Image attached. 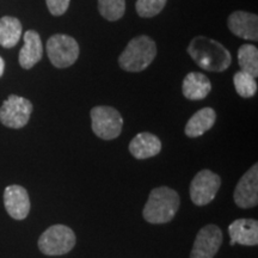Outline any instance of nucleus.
<instances>
[{
	"instance_id": "nucleus-1",
	"label": "nucleus",
	"mask_w": 258,
	"mask_h": 258,
	"mask_svg": "<svg viewBox=\"0 0 258 258\" xmlns=\"http://www.w3.org/2000/svg\"><path fill=\"white\" fill-rule=\"evenodd\" d=\"M188 53L198 66L208 72H224L232 61L231 53L220 42L205 36L192 38Z\"/></svg>"
},
{
	"instance_id": "nucleus-2",
	"label": "nucleus",
	"mask_w": 258,
	"mask_h": 258,
	"mask_svg": "<svg viewBox=\"0 0 258 258\" xmlns=\"http://www.w3.org/2000/svg\"><path fill=\"white\" fill-rule=\"evenodd\" d=\"M178 208V194L167 186H160L151 191L144 208V218L151 224H165L175 218Z\"/></svg>"
},
{
	"instance_id": "nucleus-3",
	"label": "nucleus",
	"mask_w": 258,
	"mask_h": 258,
	"mask_svg": "<svg viewBox=\"0 0 258 258\" xmlns=\"http://www.w3.org/2000/svg\"><path fill=\"white\" fill-rule=\"evenodd\" d=\"M156 55V42L151 37L141 35L129 41L125 49L118 56V63L127 72H141L152 63Z\"/></svg>"
},
{
	"instance_id": "nucleus-4",
	"label": "nucleus",
	"mask_w": 258,
	"mask_h": 258,
	"mask_svg": "<svg viewBox=\"0 0 258 258\" xmlns=\"http://www.w3.org/2000/svg\"><path fill=\"white\" fill-rule=\"evenodd\" d=\"M76 245V234L64 225H54L41 234L38 247L48 256H61L70 252Z\"/></svg>"
},
{
	"instance_id": "nucleus-5",
	"label": "nucleus",
	"mask_w": 258,
	"mask_h": 258,
	"mask_svg": "<svg viewBox=\"0 0 258 258\" xmlns=\"http://www.w3.org/2000/svg\"><path fill=\"white\" fill-rule=\"evenodd\" d=\"M47 54L50 62L56 69H67L78 60L79 44L67 35H53L47 41Z\"/></svg>"
},
{
	"instance_id": "nucleus-6",
	"label": "nucleus",
	"mask_w": 258,
	"mask_h": 258,
	"mask_svg": "<svg viewBox=\"0 0 258 258\" xmlns=\"http://www.w3.org/2000/svg\"><path fill=\"white\" fill-rule=\"evenodd\" d=\"M92 131L103 140H112L121 134L123 120L116 109L111 106H95L91 112Z\"/></svg>"
},
{
	"instance_id": "nucleus-7",
	"label": "nucleus",
	"mask_w": 258,
	"mask_h": 258,
	"mask_svg": "<svg viewBox=\"0 0 258 258\" xmlns=\"http://www.w3.org/2000/svg\"><path fill=\"white\" fill-rule=\"evenodd\" d=\"M32 104L27 98L11 95L0 108V122L9 128H22L29 122Z\"/></svg>"
},
{
	"instance_id": "nucleus-8",
	"label": "nucleus",
	"mask_w": 258,
	"mask_h": 258,
	"mask_svg": "<svg viewBox=\"0 0 258 258\" xmlns=\"http://www.w3.org/2000/svg\"><path fill=\"white\" fill-rule=\"evenodd\" d=\"M221 179L211 170H202L194 177L190 184V198L196 206H206L217 196Z\"/></svg>"
},
{
	"instance_id": "nucleus-9",
	"label": "nucleus",
	"mask_w": 258,
	"mask_h": 258,
	"mask_svg": "<svg viewBox=\"0 0 258 258\" xmlns=\"http://www.w3.org/2000/svg\"><path fill=\"white\" fill-rule=\"evenodd\" d=\"M222 243V232L218 226H205L196 235L190 258H214Z\"/></svg>"
},
{
	"instance_id": "nucleus-10",
	"label": "nucleus",
	"mask_w": 258,
	"mask_h": 258,
	"mask_svg": "<svg viewBox=\"0 0 258 258\" xmlns=\"http://www.w3.org/2000/svg\"><path fill=\"white\" fill-rule=\"evenodd\" d=\"M234 201L238 207L251 208L258 203V165H254L241 177L234 190Z\"/></svg>"
},
{
	"instance_id": "nucleus-11",
	"label": "nucleus",
	"mask_w": 258,
	"mask_h": 258,
	"mask_svg": "<svg viewBox=\"0 0 258 258\" xmlns=\"http://www.w3.org/2000/svg\"><path fill=\"white\" fill-rule=\"evenodd\" d=\"M4 205L11 218L23 220L30 211V199L28 191L21 185H10L4 191Z\"/></svg>"
},
{
	"instance_id": "nucleus-12",
	"label": "nucleus",
	"mask_w": 258,
	"mask_h": 258,
	"mask_svg": "<svg viewBox=\"0 0 258 258\" xmlns=\"http://www.w3.org/2000/svg\"><path fill=\"white\" fill-rule=\"evenodd\" d=\"M227 25L232 34L244 40H258V17L257 15L244 11H235L230 15Z\"/></svg>"
},
{
	"instance_id": "nucleus-13",
	"label": "nucleus",
	"mask_w": 258,
	"mask_h": 258,
	"mask_svg": "<svg viewBox=\"0 0 258 258\" xmlns=\"http://www.w3.org/2000/svg\"><path fill=\"white\" fill-rule=\"evenodd\" d=\"M231 245L256 246L258 244V222L253 219H238L228 227Z\"/></svg>"
},
{
	"instance_id": "nucleus-14",
	"label": "nucleus",
	"mask_w": 258,
	"mask_h": 258,
	"mask_svg": "<svg viewBox=\"0 0 258 258\" xmlns=\"http://www.w3.org/2000/svg\"><path fill=\"white\" fill-rule=\"evenodd\" d=\"M43 46L40 35L35 30H28L24 34V44L19 51V64L24 70H30L42 59Z\"/></svg>"
},
{
	"instance_id": "nucleus-15",
	"label": "nucleus",
	"mask_w": 258,
	"mask_h": 258,
	"mask_svg": "<svg viewBox=\"0 0 258 258\" xmlns=\"http://www.w3.org/2000/svg\"><path fill=\"white\" fill-rule=\"evenodd\" d=\"M161 150V143L156 135L140 133L129 144V152L137 159H147L157 156Z\"/></svg>"
},
{
	"instance_id": "nucleus-16",
	"label": "nucleus",
	"mask_w": 258,
	"mask_h": 258,
	"mask_svg": "<svg viewBox=\"0 0 258 258\" xmlns=\"http://www.w3.org/2000/svg\"><path fill=\"white\" fill-rule=\"evenodd\" d=\"M183 95L191 101H200L206 98L212 90V84L205 74L191 72L186 74L183 80Z\"/></svg>"
},
{
	"instance_id": "nucleus-17",
	"label": "nucleus",
	"mask_w": 258,
	"mask_h": 258,
	"mask_svg": "<svg viewBox=\"0 0 258 258\" xmlns=\"http://www.w3.org/2000/svg\"><path fill=\"white\" fill-rule=\"evenodd\" d=\"M217 114L214 109L203 108L194 114L185 125V134L189 138L201 137L215 123Z\"/></svg>"
},
{
	"instance_id": "nucleus-18",
	"label": "nucleus",
	"mask_w": 258,
	"mask_h": 258,
	"mask_svg": "<svg viewBox=\"0 0 258 258\" xmlns=\"http://www.w3.org/2000/svg\"><path fill=\"white\" fill-rule=\"evenodd\" d=\"M22 23L15 17L0 18V44L4 48H12L22 37Z\"/></svg>"
},
{
	"instance_id": "nucleus-19",
	"label": "nucleus",
	"mask_w": 258,
	"mask_h": 258,
	"mask_svg": "<svg viewBox=\"0 0 258 258\" xmlns=\"http://www.w3.org/2000/svg\"><path fill=\"white\" fill-rule=\"evenodd\" d=\"M238 62L243 72L257 78L258 76V49L252 44H243L238 50Z\"/></svg>"
},
{
	"instance_id": "nucleus-20",
	"label": "nucleus",
	"mask_w": 258,
	"mask_h": 258,
	"mask_svg": "<svg viewBox=\"0 0 258 258\" xmlns=\"http://www.w3.org/2000/svg\"><path fill=\"white\" fill-rule=\"evenodd\" d=\"M233 84L235 91L238 95L243 98H250L253 97L257 92V83L256 78L251 76V74L239 71L234 74L233 77Z\"/></svg>"
},
{
	"instance_id": "nucleus-21",
	"label": "nucleus",
	"mask_w": 258,
	"mask_h": 258,
	"mask_svg": "<svg viewBox=\"0 0 258 258\" xmlns=\"http://www.w3.org/2000/svg\"><path fill=\"white\" fill-rule=\"evenodd\" d=\"M98 10L108 21H118L125 12V0H98Z\"/></svg>"
},
{
	"instance_id": "nucleus-22",
	"label": "nucleus",
	"mask_w": 258,
	"mask_h": 258,
	"mask_svg": "<svg viewBox=\"0 0 258 258\" xmlns=\"http://www.w3.org/2000/svg\"><path fill=\"white\" fill-rule=\"evenodd\" d=\"M166 0H138L135 9L143 18H152L163 11Z\"/></svg>"
},
{
	"instance_id": "nucleus-23",
	"label": "nucleus",
	"mask_w": 258,
	"mask_h": 258,
	"mask_svg": "<svg viewBox=\"0 0 258 258\" xmlns=\"http://www.w3.org/2000/svg\"><path fill=\"white\" fill-rule=\"evenodd\" d=\"M71 0H46L47 8L53 16H62L67 11Z\"/></svg>"
},
{
	"instance_id": "nucleus-24",
	"label": "nucleus",
	"mask_w": 258,
	"mask_h": 258,
	"mask_svg": "<svg viewBox=\"0 0 258 258\" xmlns=\"http://www.w3.org/2000/svg\"><path fill=\"white\" fill-rule=\"evenodd\" d=\"M4 70H5V62L4 60H3V57L0 56V77H2L3 73H4Z\"/></svg>"
}]
</instances>
